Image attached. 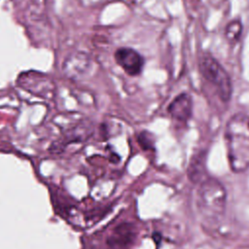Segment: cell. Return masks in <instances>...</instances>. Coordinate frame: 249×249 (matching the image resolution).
Segmentation results:
<instances>
[{"label": "cell", "mask_w": 249, "mask_h": 249, "mask_svg": "<svg viewBox=\"0 0 249 249\" xmlns=\"http://www.w3.org/2000/svg\"><path fill=\"white\" fill-rule=\"evenodd\" d=\"M228 158L233 172H243L249 167V116L236 113L225 128Z\"/></svg>", "instance_id": "6da1fadb"}, {"label": "cell", "mask_w": 249, "mask_h": 249, "mask_svg": "<svg viewBox=\"0 0 249 249\" xmlns=\"http://www.w3.org/2000/svg\"><path fill=\"white\" fill-rule=\"evenodd\" d=\"M227 203V193L224 186L215 178L206 177L196 192V207L202 222L215 226L224 216Z\"/></svg>", "instance_id": "7a4b0ae2"}, {"label": "cell", "mask_w": 249, "mask_h": 249, "mask_svg": "<svg viewBox=\"0 0 249 249\" xmlns=\"http://www.w3.org/2000/svg\"><path fill=\"white\" fill-rule=\"evenodd\" d=\"M198 69L203 78L215 87L221 100L228 102L232 94V85L231 77L219 61L211 54L204 53L198 59Z\"/></svg>", "instance_id": "3957f363"}, {"label": "cell", "mask_w": 249, "mask_h": 249, "mask_svg": "<svg viewBox=\"0 0 249 249\" xmlns=\"http://www.w3.org/2000/svg\"><path fill=\"white\" fill-rule=\"evenodd\" d=\"M114 57L116 62L129 76H137L143 70V56L131 48H119L115 52Z\"/></svg>", "instance_id": "277c9868"}, {"label": "cell", "mask_w": 249, "mask_h": 249, "mask_svg": "<svg viewBox=\"0 0 249 249\" xmlns=\"http://www.w3.org/2000/svg\"><path fill=\"white\" fill-rule=\"evenodd\" d=\"M135 238V226L130 223H123L113 230L107 238V244L111 249H129Z\"/></svg>", "instance_id": "5b68a950"}, {"label": "cell", "mask_w": 249, "mask_h": 249, "mask_svg": "<svg viewBox=\"0 0 249 249\" xmlns=\"http://www.w3.org/2000/svg\"><path fill=\"white\" fill-rule=\"evenodd\" d=\"M167 111L175 121L181 123L188 122L193 112L192 96L188 93H180L170 102Z\"/></svg>", "instance_id": "8992f818"}, {"label": "cell", "mask_w": 249, "mask_h": 249, "mask_svg": "<svg viewBox=\"0 0 249 249\" xmlns=\"http://www.w3.org/2000/svg\"><path fill=\"white\" fill-rule=\"evenodd\" d=\"M205 155L203 152H199L195 155L189 164L188 174L190 180L194 182H201L205 179Z\"/></svg>", "instance_id": "52a82bcc"}, {"label": "cell", "mask_w": 249, "mask_h": 249, "mask_svg": "<svg viewBox=\"0 0 249 249\" xmlns=\"http://www.w3.org/2000/svg\"><path fill=\"white\" fill-rule=\"evenodd\" d=\"M242 32V23L238 18L230 21L225 29V37L230 43H235L238 41Z\"/></svg>", "instance_id": "ba28073f"}, {"label": "cell", "mask_w": 249, "mask_h": 249, "mask_svg": "<svg viewBox=\"0 0 249 249\" xmlns=\"http://www.w3.org/2000/svg\"><path fill=\"white\" fill-rule=\"evenodd\" d=\"M137 141L143 150H153L155 148L154 135L147 130H143L137 135Z\"/></svg>", "instance_id": "9c48e42d"}]
</instances>
